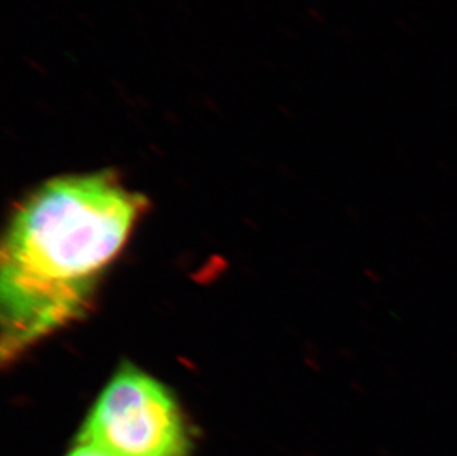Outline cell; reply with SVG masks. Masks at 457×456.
Segmentation results:
<instances>
[{"label":"cell","instance_id":"obj_1","mask_svg":"<svg viewBox=\"0 0 457 456\" xmlns=\"http://www.w3.org/2000/svg\"><path fill=\"white\" fill-rule=\"evenodd\" d=\"M144 207L110 173L55 178L22 202L0 254L4 362L87 313Z\"/></svg>","mask_w":457,"mask_h":456},{"label":"cell","instance_id":"obj_2","mask_svg":"<svg viewBox=\"0 0 457 456\" xmlns=\"http://www.w3.org/2000/svg\"><path fill=\"white\" fill-rule=\"evenodd\" d=\"M79 442L114 456H184L187 446L175 399L132 366L119 370L101 393Z\"/></svg>","mask_w":457,"mask_h":456},{"label":"cell","instance_id":"obj_3","mask_svg":"<svg viewBox=\"0 0 457 456\" xmlns=\"http://www.w3.org/2000/svg\"><path fill=\"white\" fill-rule=\"evenodd\" d=\"M69 456H114L112 453H108L107 451L94 446V444L82 443L78 442V446L70 452Z\"/></svg>","mask_w":457,"mask_h":456}]
</instances>
